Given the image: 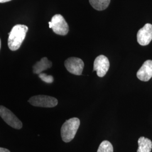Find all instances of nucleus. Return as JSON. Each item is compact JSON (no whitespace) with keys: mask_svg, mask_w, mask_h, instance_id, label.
Instances as JSON below:
<instances>
[{"mask_svg":"<svg viewBox=\"0 0 152 152\" xmlns=\"http://www.w3.org/2000/svg\"><path fill=\"white\" fill-rule=\"evenodd\" d=\"M38 77L41 79L42 81H43L46 83H51L54 82V78L53 76L48 75L45 73H41L38 75Z\"/></svg>","mask_w":152,"mask_h":152,"instance_id":"obj_14","label":"nucleus"},{"mask_svg":"<svg viewBox=\"0 0 152 152\" xmlns=\"http://www.w3.org/2000/svg\"><path fill=\"white\" fill-rule=\"evenodd\" d=\"M110 66L109 61L107 57L101 55L96 57L94 63V71H96L100 77L105 76Z\"/></svg>","mask_w":152,"mask_h":152,"instance_id":"obj_7","label":"nucleus"},{"mask_svg":"<svg viewBox=\"0 0 152 152\" xmlns=\"http://www.w3.org/2000/svg\"><path fill=\"white\" fill-rule=\"evenodd\" d=\"M97 152H113V147L109 141L104 140L100 144Z\"/></svg>","mask_w":152,"mask_h":152,"instance_id":"obj_13","label":"nucleus"},{"mask_svg":"<svg viewBox=\"0 0 152 152\" xmlns=\"http://www.w3.org/2000/svg\"><path fill=\"white\" fill-rule=\"evenodd\" d=\"M67 71L72 74L80 76L84 68V63L82 59L76 57H71L65 60L64 63Z\"/></svg>","mask_w":152,"mask_h":152,"instance_id":"obj_6","label":"nucleus"},{"mask_svg":"<svg viewBox=\"0 0 152 152\" xmlns=\"http://www.w3.org/2000/svg\"><path fill=\"white\" fill-rule=\"evenodd\" d=\"M28 31L27 26L23 24H17L12 28L8 33V46L11 51H16L20 48Z\"/></svg>","mask_w":152,"mask_h":152,"instance_id":"obj_1","label":"nucleus"},{"mask_svg":"<svg viewBox=\"0 0 152 152\" xmlns=\"http://www.w3.org/2000/svg\"><path fill=\"white\" fill-rule=\"evenodd\" d=\"M80 125V120L76 117L66 121L62 125L60 130L63 141L65 142H69L72 141L76 136Z\"/></svg>","mask_w":152,"mask_h":152,"instance_id":"obj_2","label":"nucleus"},{"mask_svg":"<svg viewBox=\"0 0 152 152\" xmlns=\"http://www.w3.org/2000/svg\"><path fill=\"white\" fill-rule=\"evenodd\" d=\"M0 116L11 127L18 130L22 129L23 124L21 121L10 110L2 105H0Z\"/></svg>","mask_w":152,"mask_h":152,"instance_id":"obj_5","label":"nucleus"},{"mask_svg":"<svg viewBox=\"0 0 152 152\" xmlns=\"http://www.w3.org/2000/svg\"><path fill=\"white\" fill-rule=\"evenodd\" d=\"M138 43L142 46H146L152 40V25L147 23L141 28L137 34Z\"/></svg>","mask_w":152,"mask_h":152,"instance_id":"obj_8","label":"nucleus"},{"mask_svg":"<svg viewBox=\"0 0 152 152\" xmlns=\"http://www.w3.org/2000/svg\"><path fill=\"white\" fill-rule=\"evenodd\" d=\"M52 65V62L46 57H44L33 66V72L34 74L39 75L45 70L50 68Z\"/></svg>","mask_w":152,"mask_h":152,"instance_id":"obj_10","label":"nucleus"},{"mask_svg":"<svg viewBox=\"0 0 152 152\" xmlns=\"http://www.w3.org/2000/svg\"><path fill=\"white\" fill-rule=\"evenodd\" d=\"M92 7L98 11L106 9L110 2V0H89Z\"/></svg>","mask_w":152,"mask_h":152,"instance_id":"obj_12","label":"nucleus"},{"mask_svg":"<svg viewBox=\"0 0 152 152\" xmlns=\"http://www.w3.org/2000/svg\"><path fill=\"white\" fill-rule=\"evenodd\" d=\"M11 0H0V3H5L9 1H10Z\"/></svg>","mask_w":152,"mask_h":152,"instance_id":"obj_16","label":"nucleus"},{"mask_svg":"<svg viewBox=\"0 0 152 152\" xmlns=\"http://www.w3.org/2000/svg\"><path fill=\"white\" fill-rule=\"evenodd\" d=\"M49 28L54 32L60 36H65L69 32V26L64 17L60 14H56L49 22Z\"/></svg>","mask_w":152,"mask_h":152,"instance_id":"obj_3","label":"nucleus"},{"mask_svg":"<svg viewBox=\"0 0 152 152\" xmlns=\"http://www.w3.org/2000/svg\"><path fill=\"white\" fill-rule=\"evenodd\" d=\"M28 102L34 107L43 108H53L58 104L56 98L47 95H36L28 100Z\"/></svg>","mask_w":152,"mask_h":152,"instance_id":"obj_4","label":"nucleus"},{"mask_svg":"<svg viewBox=\"0 0 152 152\" xmlns=\"http://www.w3.org/2000/svg\"><path fill=\"white\" fill-rule=\"evenodd\" d=\"M137 78L142 81L147 82L152 78V60L145 61L137 72Z\"/></svg>","mask_w":152,"mask_h":152,"instance_id":"obj_9","label":"nucleus"},{"mask_svg":"<svg viewBox=\"0 0 152 152\" xmlns=\"http://www.w3.org/2000/svg\"><path fill=\"white\" fill-rule=\"evenodd\" d=\"M1 39H0V49H1Z\"/></svg>","mask_w":152,"mask_h":152,"instance_id":"obj_17","label":"nucleus"},{"mask_svg":"<svg viewBox=\"0 0 152 152\" xmlns=\"http://www.w3.org/2000/svg\"><path fill=\"white\" fill-rule=\"evenodd\" d=\"M0 152H10V151L6 148L0 147Z\"/></svg>","mask_w":152,"mask_h":152,"instance_id":"obj_15","label":"nucleus"},{"mask_svg":"<svg viewBox=\"0 0 152 152\" xmlns=\"http://www.w3.org/2000/svg\"><path fill=\"white\" fill-rule=\"evenodd\" d=\"M139 148L137 152H151L152 149V141L143 136L138 140Z\"/></svg>","mask_w":152,"mask_h":152,"instance_id":"obj_11","label":"nucleus"}]
</instances>
